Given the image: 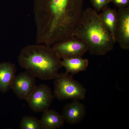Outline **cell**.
Masks as SVG:
<instances>
[{
	"mask_svg": "<svg viewBox=\"0 0 129 129\" xmlns=\"http://www.w3.org/2000/svg\"><path fill=\"white\" fill-rule=\"evenodd\" d=\"M21 129H42L40 120L32 116H25L22 119L20 124Z\"/></svg>",
	"mask_w": 129,
	"mask_h": 129,
	"instance_id": "obj_14",
	"label": "cell"
},
{
	"mask_svg": "<svg viewBox=\"0 0 129 129\" xmlns=\"http://www.w3.org/2000/svg\"><path fill=\"white\" fill-rule=\"evenodd\" d=\"M115 41L122 49L129 50V6L118 9Z\"/></svg>",
	"mask_w": 129,
	"mask_h": 129,
	"instance_id": "obj_8",
	"label": "cell"
},
{
	"mask_svg": "<svg viewBox=\"0 0 129 129\" xmlns=\"http://www.w3.org/2000/svg\"><path fill=\"white\" fill-rule=\"evenodd\" d=\"M74 36L86 43L92 55H105L113 50L116 42L99 14L90 7L83 10Z\"/></svg>",
	"mask_w": 129,
	"mask_h": 129,
	"instance_id": "obj_2",
	"label": "cell"
},
{
	"mask_svg": "<svg viewBox=\"0 0 129 129\" xmlns=\"http://www.w3.org/2000/svg\"><path fill=\"white\" fill-rule=\"evenodd\" d=\"M103 24L109 31L114 41L118 21V13L116 9L108 6L102 10L99 14Z\"/></svg>",
	"mask_w": 129,
	"mask_h": 129,
	"instance_id": "obj_12",
	"label": "cell"
},
{
	"mask_svg": "<svg viewBox=\"0 0 129 129\" xmlns=\"http://www.w3.org/2000/svg\"><path fill=\"white\" fill-rule=\"evenodd\" d=\"M54 79L53 95L58 100H83L85 98V89L73 78L72 75L66 72L59 73Z\"/></svg>",
	"mask_w": 129,
	"mask_h": 129,
	"instance_id": "obj_4",
	"label": "cell"
},
{
	"mask_svg": "<svg viewBox=\"0 0 129 129\" xmlns=\"http://www.w3.org/2000/svg\"><path fill=\"white\" fill-rule=\"evenodd\" d=\"M86 109L84 105L78 100L66 103L63 108L62 115L68 124L73 125L81 122L85 116Z\"/></svg>",
	"mask_w": 129,
	"mask_h": 129,
	"instance_id": "obj_9",
	"label": "cell"
},
{
	"mask_svg": "<svg viewBox=\"0 0 129 129\" xmlns=\"http://www.w3.org/2000/svg\"><path fill=\"white\" fill-rule=\"evenodd\" d=\"M35 76L26 70L15 76L11 89L17 97L26 100L36 86Z\"/></svg>",
	"mask_w": 129,
	"mask_h": 129,
	"instance_id": "obj_7",
	"label": "cell"
},
{
	"mask_svg": "<svg viewBox=\"0 0 129 129\" xmlns=\"http://www.w3.org/2000/svg\"><path fill=\"white\" fill-rule=\"evenodd\" d=\"M84 0H35L37 21L49 39L72 37L82 16Z\"/></svg>",
	"mask_w": 129,
	"mask_h": 129,
	"instance_id": "obj_1",
	"label": "cell"
},
{
	"mask_svg": "<svg viewBox=\"0 0 129 129\" xmlns=\"http://www.w3.org/2000/svg\"><path fill=\"white\" fill-rule=\"evenodd\" d=\"M54 97L50 88L42 84L36 86L26 101L32 111L40 113L49 109Z\"/></svg>",
	"mask_w": 129,
	"mask_h": 129,
	"instance_id": "obj_6",
	"label": "cell"
},
{
	"mask_svg": "<svg viewBox=\"0 0 129 129\" xmlns=\"http://www.w3.org/2000/svg\"><path fill=\"white\" fill-rule=\"evenodd\" d=\"M52 48L61 59L82 57L88 50L87 44L75 37L57 42Z\"/></svg>",
	"mask_w": 129,
	"mask_h": 129,
	"instance_id": "obj_5",
	"label": "cell"
},
{
	"mask_svg": "<svg viewBox=\"0 0 129 129\" xmlns=\"http://www.w3.org/2000/svg\"><path fill=\"white\" fill-rule=\"evenodd\" d=\"M42 129H55L64 125L65 119L62 115L49 109L43 112L41 119Z\"/></svg>",
	"mask_w": 129,
	"mask_h": 129,
	"instance_id": "obj_11",
	"label": "cell"
},
{
	"mask_svg": "<svg viewBox=\"0 0 129 129\" xmlns=\"http://www.w3.org/2000/svg\"><path fill=\"white\" fill-rule=\"evenodd\" d=\"M62 67L66 70V72L72 75L86 70L89 64L88 59L82 57L64 58L62 60Z\"/></svg>",
	"mask_w": 129,
	"mask_h": 129,
	"instance_id": "obj_13",
	"label": "cell"
},
{
	"mask_svg": "<svg viewBox=\"0 0 129 129\" xmlns=\"http://www.w3.org/2000/svg\"><path fill=\"white\" fill-rule=\"evenodd\" d=\"M94 10L100 11L108 6V4L111 2V0H90Z\"/></svg>",
	"mask_w": 129,
	"mask_h": 129,
	"instance_id": "obj_15",
	"label": "cell"
},
{
	"mask_svg": "<svg viewBox=\"0 0 129 129\" xmlns=\"http://www.w3.org/2000/svg\"><path fill=\"white\" fill-rule=\"evenodd\" d=\"M21 67L43 80L54 79L62 67V60L51 47L30 45L23 48L18 57Z\"/></svg>",
	"mask_w": 129,
	"mask_h": 129,
	"instance_id": "obj_3",
	"label": "cell"
},
{
	"mask_svg": "<svg viewBox=\"0 0 129 129\" xmlns=\"http://www.w3.org/2000/svg\"><path fill=\"white\" fill-rule=\"evenodd\" d=\"M111 2L118 9L129 6V0H111Z\"/></svg>",
	"mask_w": 129,
	"mask_h": 129,
	"instance_id": "obj_16",
	"label": "cell"
},
{
	"mask_svg": "<svg viewBox=\"0 0 129 129\" xmlns=\"http://www.w3.org/2000/svg\"><path fill=\"white\" fill-rule=\"evenodd\" d=\"M16 71L15 64L10 62L0 63V91L7 92L11 85Z\"/></svg>",
	"mask_w": 129,
	"mask_h": 129,
	"instance_id": "obj_10",
	"label": "cell"
}]
</instances>
